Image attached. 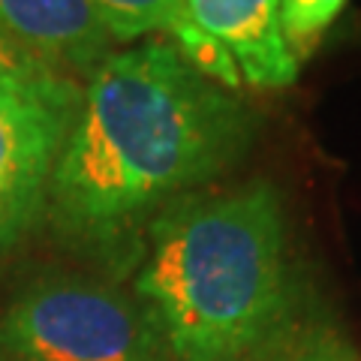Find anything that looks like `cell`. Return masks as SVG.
I'll return each instance as SVG.
<instances>
[{"mask_svg":"<svg viewBox=\"0 0 361 361\" xmlns=\"http://www.w3.org/2000/svg\"><path fill=\"white\" fill-rule=\"evenodd\" d=\"M169 42L175 45V49L180 51V58L193 66V70H199L205 78H211V82H217L220 87H226V90H232L235 94V90L244 85L229 49H226L223 42L214 39L211 33L202 30L196 21L184 25Z\"/></svg>","mask_w":361,"mask_h":361,"instance_id":"cell-9","label":"cell"},{"mask_svg":"<svg viewBox=\"0 0 361 361\" xmlns=\"http://www.w3.org/2000/svg\"><path fill=\"white\" fill-rule=\"evenodd\" d=\"M135 298L178 361H241L286 325L295 265L280 190L184 196L151 220Z\"/></svg>","mask_w":361,"mask_h":361,"instance_id":"cell-2","label":"cell"},{"mask_svg":"<svg viewBox=\"0 0 361 361\" xmlns=\"http://www.w3.org/2000/svg\"><path fill=\"white\" fill-rule=\"evenodd\" d=\"M0 346L16 361H169L139 298L85 274L21 289L0 319Z\"/></svg>","mask_w":361,"mask_h":361,"instance_id":"cell-3","label":"cell"},{"mask_svg":"<svg viewBox=\"0 0 361 361\" xmlns=\"http://www.w3.org/2000/svg\"><path fill=\"white\" fill-rule=\"evenodd\" d=\"M78 87L0 85V253L16 247L49 205L54 163L75 115Z\"/></svg>","mask_w":361,"mask_h":361,"instance_id":"cell-4","label":"cell"},{"mask_svg":"<svg viewBox=\"0 0 361 361\" xmlns=\"http://www.w3.org/2000/svg\"><path fill=\"white\" fill-rule=\"evenodd\" d=\"M196 25L229 49L241 82L259 90L295 85L298 63L280 30V0H184Z\"/></svg>","mask_w":361,"mask_h":361,"instance_id":"cell-6","label":"cell"},{"mask_svg":"<svg viewBox=\"0 0 361 361\" xmlns=\"http://www.w3.org/2000/svg\"><path fill=\"white\" fill-rule=\"evenodd\" d=\"M331 346H334V341H329V337H316L310 343H301L295 353H286L277 358H250V361H329ZM241 361H247V358H241Z\"/></svg>","mask_w":361,"mask_h":361,"instance_id":"cell-11","label":"cell"},{"mask_svg":"<svg viewBox=\"0 0 361 361\" xmlns=\"http://www.w3.org/2000/svg\"><path fill=\"white\" fill-rule=\"evenodd\" d=\"M90 6L115 42H135L151 33H166L172 39L193 21L184 0H90Z\"/></svg>","mask_w":361,"mask_h":361,"instance_id":"cell-7","label":"cell"},{"mask_svg":"<svg viewBox=\"0 0 361 361\" xmlns=\"http://www.w3.org/2000/svg\"><path fill=\"white\" fill-rule=\"evenodd\" d=\"M58 78L63 75L51 73L0 27V85H49Z\"/></svg>","mask_w":361,"mask_h":361,"instance_id":"cell-10","label":"cell"},{"mask_svg":"<svg viewBox=\"0 0 361 361\" xmlns=\"http://www.w3.org/2000/svg\"><path fill=\"white\" fill-rule=\"evenodd\" d=\"M346 4L349 0H280V30L298 66L316 51Z\"/></svg>","mask_w":361,"mask_h":361,"instance_id":"cell-8","label":"cell"},{"mask_svg":"<svg viewBox=\"0 0 361 361\" xmlns=\"http://www.w3.org/2000/svg\"><path fill=\"white\" fill-rule=\"evenodd\" d=\"M250 135L244 99L169 39L111 51L78 87L49 187L51 217L75 241L123 238L226 172Z\"/></svg>","mask_w":361,"mask_h":361,"instance_id":"cell-1","label":"cell"},{"mask_svg":"<svg viewBox=\"0 0 361 361\" xmlns=\"http://www.w3.org/2000/svg\"><path fill=\"white\" fill-rule=\"evenodd\" d=\"M329 361H353V355L343 353V346H341V343H334V346H331V353H329Z\"/></svg>","mask_w":361,"mask_h":361,"instance_id":"cell-12","label":"cell"},{"mask_svg":"<svg viewBox=\"0 0 361 361\" xmlns=\"http://www.w3.org/2000/svg\"><path fill=\"white\" fill-rule=\"evenodd\" d=\"M0 27L51 73L90 75L115 51L90 0H0Z\"/></svg>","mask_w":361,"mask_h":361,"instance_id":"cell-5","label":"cell"}]
</instances>
